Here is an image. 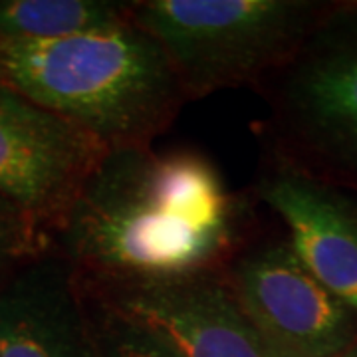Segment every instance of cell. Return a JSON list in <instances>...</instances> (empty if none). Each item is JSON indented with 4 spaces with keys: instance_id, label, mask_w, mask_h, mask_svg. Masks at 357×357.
<instances>
[{
    "instance_id": "1",
    "label": "cell",
    "mask_w": 357,
    "mask_h": 357,
    "mask_svg": "<svg viewBox=\"0 0 357 357\" xmlns=\"http://www.w3.org/2000/svg\"><path fill=\"white\" fill-rule=\"evenodd\" d=\"M250 201L195 149H107L48 232L86 280L222 270L248 243Z\"/></svg>"
},
{
    "instance_id": "2",
    "label": "cell",
    "mask_w": 357,
    "mask_h": 357,
    "mask_svg": "<svg viewBox=\"0 0 357 357\" xmlns=\"http://www.w3.org/2000/svg\"><path fill=\"white\" fill-rule=\"evenodd\" d=\"M0 76L107 149L153 145L189 103L157 40L131 16L50 42H0Z\"/></svg>"
},
{
    "instance_id": "3",
    "label": "cell",
    "mask_w": 357,
    "mask_h": 357,
    "mask_svg": "<svg viewBox=\"0 0 357 357\" xmlns=\"http://www.w3.org/2000/svg\"><path fill=\"white\" fill-rule=\"evenodd\" d=\"M328 4L306 0H135L129 16L167 52L189 102L260 88Z\"/></svg>"
},
{
    "instance_id": "4",
    "label": "cell",
    "mask_w": 357,
    "mask_h": 357,
    "mask_svg": "<svg viewBox=\"0 0 357 357\" xmlns=\"http://www.w3.org/2000/svg\"><path fill=\"white\" fill-rule=\"evenodd\" d=\"M260 88L278 155L357 195V2L328 4Z\"/></svg>"
},
{
    "instance_id": "5",
    "label": "cell",
    "mask_w": 357,
    "mask_h": 357,
    "mask_svg": "<svg viewBox=\"0 0 357 357\" xmlns=\"http://www.w3.org/2000/svg\"><path fill=\"white\" fill-rule=\"evenodd\" d=\"M222 272L272 357H335L357 342V312L307 268L288 236L246 243Z\"/></svg>"
},
{
    "instance_id": "6",
    "label": "cell",
    "mask_w": 357,
    "mask_h": 357,
    "mask_svg": "<svg viewBox=\"0 0 357 357\" xmlns=\"http://www.w3.org/2000/svg\"><path fill=\"white\" fill-rule=\"evenodd\" d=\"M77 280L89 302L153 335L178 357H272L236 304L222 270Z\"/></svg>"
},
{
    "instance_id": "7",
    "label": "cell",
    "mask_w": 357,
    "mask_h": 357,
    "mask_svg": "<svg viewBox=\"0 0 357 357\" xmlns=\"http://www.w3.org/2000/svg\"><path fill=\"white\" fill-rule=\"evenodd\" d=\"M105 151L0 76V199L46 238Z\"/></svg>"
},
{
    "instance_id": "8",
    "label": "cell",
    "mask_w": 357,
    "mask_h": 357,
    "mask_svg": "<svg viewBox=\"0 0 357 357\" xmlns=\"http://www.w3.org/2000/svg\"><path fill=\"white\" fill-rule=\"evenodd\" d=\"M258 199L280 218L307 268L357 312V195L278 157Z\"/></svg>"
},
{
    "instance_id": "9",
    "label": "cell",
    "mask_w": 357,
    "mask_h": 357,
    "mask_svg": "<svg viewBox=\"0 0 357 357\" xmlns=\"http://www.w3.org/2000/svg\"><path fill=\"white\" fill-rule=\"evenodd\" d=\"M0 357H102L76 270L50 248L0 282Z\"/></svg>"
},
{
    "instance_id": "10",
    "label": "cell",
    "mask_w": 357,
    "mask_h": 357,
    "mask_svg": "<svg viewBox=\"0 0 357 357\" xmlns=\"http://www.w3.org/2000/svg\"><path fill=\"white\" fill-rule=\"evenodd\" d=\"M131 2L2 0L0 42H50L129 20Z\"/></svg>"
},
{
    "instance_id": "11",
    "label": "cell",
    "mask_w": 357,
    "mask_h": 357,
    "mask_svg": "<svg viewBox=\"0 0 357 357\" xmlns=\"http://www.w3.org/2000/svg\"><path fill=\"white\" fill-rule=\"evenodd\" d=\"M86 302L102 357H178L173 349L157 342L153 335L96 306L88 298Z\"/></svg>"
},
{
    "instance_id": "12",
    "label": "cell",
    "mask_w": 357,
    "mask_h": 357,
    "mask_svg": "<svg viewBox=\"0 0 357 357\" xmlns=\"http://www.w3.org/2000/svg\"><path fill=\"white\" fill-rule=\"evenodd\" d=\"M48 250V238L10 204H0V274Z\"/></svg>"
},
{
    "instance_id": "13",
    "label": "cell",
    "mask_w": 357,
    "mask_h": 357,
    "mask_svg": "<svg viewBox=\"0 0 357 357\" xmlns=\"http://www.w3.org/2000/svg\"><path fill=\"white\" fill-rule=\"evenodd\" d=\"M335 357H357V342L354 345H349L347 349H344L342 354H337Z\"/></svg>"
},
{
    "instance_id": "14",
    "label": "cell",
    "mask_w": 357,
    "mask_h": 357,
    "mask_svg": "<svg viewBox=\"0 0 357 357\" xmlns=\"http://www.w3.org/2000/svg\"><path fill=\"white\" fill-rule=\"evenodd\" d=\"M0 204H8V203H4V201H2V199H0ZM13 208H14V206H13Z\"/></svg>"
}]
</instances>
